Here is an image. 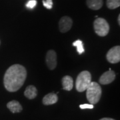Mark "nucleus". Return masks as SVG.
<instances>
[{"instance_id": "f257e3e1", "label": "nucleus", "mask_w": 120, "mask_h": 120, "mask_svg": "<svg viewBox=\"0 0 120 120\" xmlns=\"http://www.w3.org/2000/svg\"><path fill=\"white\" fill-rule=\"evenodd\" d=\"M27 77L26 68L21 65L10 66L5 73L4 84L5 89L10 92L19 90L23 85Z\"/></svg>"}, {"instance_id": "f03ea898", "label": "nucleus", "mask_w": 120, "mask_h": 120, "mask_svg": "<svg viewBox=\"0 0 120 120\" xmlns=\"http://www.w3.org/2000/svg\"><path fill=\"white\" fill-rule=\"evenodd\" d=\"M101 88L96 82H91L90 86L86 89V96L90 104H96L98 103L101 96Z\"/></svg>"}, {"instance_id": "7ed1b4c3", "label": "nucleus", "mask_w": 120, "mask_h": 120, "mask_svg": "<svg viewBox=\"0 0 120 120\" xmlns=\"http://www.w3.org/2000/svg\"><path fill=\"white\" fill-rule=\"evenodd\" d=\"M91 82V75L88 71H83L77 76L75 82V87L77 91H86Z\"/></svg>"}, {"instance_id": "20e7f679", "label": "nucleus", "mask_w": 120, "mask_h": 120, "mask_svg": "<svg viewBox=\"0 0 120 120\" xmlns=\"http://www.w3.org/2000/svg\"><path fill=\"white\" fill-rule=\"evenodd\" d=\"M95 34L101 37L106 36L109 31V26L107 21L101 17H98L94 22Z\"/></svg>"}, {"instance_id": "39448f33", "label": "nucleus", "mask_w": 120, "mask_h": 120, "mask_svg": "<svg viewBox=\"0 0 120 120\" xmlns=\"http://www.w3.org/2000/svg\"><path fill=\"white\" fill-rule=\"evenodd\" d=\"M107 61L111 64H117L120 61V47L117 45L111 48L106 55Z\"/></svg>"}, {"instance_id": "423d86ee", "label": "nucleus", "mask_w": 120, "mask_h": 120, "mask_svg": "<svg viewBox=\"0 0 120 120\" xmlns=\"http://www.w3.org/2000/svg\"><path fill=\"white\" fill-rule=\"evenodd\" d=\"M73 24V21L69 17L64 16L62 17L59 22V29L62 33H65L69 31L71 28Z\"/></svg>"}, {"instance_id": "0eeeda50", "label": "nucleus", "mask_w": 120, "mask_h": 120, "mask_svg": "<svg viewBox=\"0 0 120 120\" xmlns=\"http://www.w3.org/2000/svg\"><path fill=\"white\" fill-rule=\"evenodd\" d=\"M46 64L48 68L53 70L57 66V55L55 51L49 50L46 54Z\"/></svg>"}, {"instance_id": "6e6552de", "label": "nucleus", "mask_w": 120, "mask_h": 120, "mask_svg": "<svg viewBox=\"0 0 120 120\" xmlns=\"http://www.w3.org/2000/svg\"><path fill=\"white\" fill-rule=\"evenodd\" d=\"M115 78H116V73L111 69H109V71H105L101 75V76L99 78V83L103 85L109 84L112 82H113Z\"/></svg>"}, {"instance_id": "1a4fd4ad", "label": "nucleus", "mask_w": 120, "mask_h": 120, "mask_svg": "<svg viewBox=\"0 0 120 120\" xmlns=\"http://www.w3.org/2000/svg\"><path fill=\"white\" fill-rule=\"evenodd\" d=\"M58 101V97L56 94L54 93H50L48 94L43 98V103L45 105H52L56 103Z\"/></svg>"}, {"instance_id": "9d476101", "label": "nucleus", "mask_w": 120, "mask_h": 120, "mask_svg": "<svg viewBox=\"0 0 120 120\" xmlns=\"http://www.w3.org/2000/svg\"><path fill=\"white\" fill-rule=\"evenodd\" d=\"M7 107L12 112V113H19L22 111L23 108H22V105L18 102L17 101L13 100L9 101L7 104Z\"/></svg>"}, {"instance_id": "9b49d317", "label": "nucleus", "mask_w": 120, "mask_h": 120, "mask_svg": "<svg viewBox=\"0 0 120 120\" xmlns=\"http://www.w3.org/2000/svg\"><path fill=\"white\" fill-rule=\"evenodd\" d=\"M62 86H63V89L66 91H71L73 89V80L72 77L66 75L62 78L61 80Z\"/></svg>"}, {"instance_id": "f8f14e48", "label": "nucleus", "mask_w": 120, "mask_h": 120, "mask_svg": "<svg viewBox=\"0 0 120 120\" xmlns=\"http://www.w3.org/2000/svg\"><path fill=\"white\" fill-rule=\"evenodd\" d=\"M24 95L27 98L30 99H34L38 95V91L36 87L34 86H27L24 91Z\"/></svg>"}, {"instance_id": "ddd939ff", "label": "nucleus", "mask_w": 120, "mask_h": 120, "mask_svg": "<svg viewBox=\"0 0 120 120\" xmlns=\"http://www.w3.org/2000/svg\"><path fill=\"white\" fill-rule=\"evenodd\" d=\"M87 7L93 10H98L103 6V0H87Z\"/></svg>"}, {"instance_id": "4468645a", "label": "nucleus", "mask_w": 120, "mask_h": 120, "mask_svg": "<svg viewBox=\"0 0 120 120\" xmlns=\"http://www.w3.org/2000/svg\"><path fill=\"white\" fill-rule=\"evenodd\" d=\"M107 8L110 9H114L120 6V0H107Z\"/></svg>"}, {"instance_id": "2eb2a0df", "label": "nucleus", "mask_w": 120, "mask_h": 120, "mask_svg": "<svg viewBox=\"0 0 120 120\" xmlns=\"http://www.w3.org/2000/svg\"><path fill=\"white\" fill-rule=\"evenodd\" d=\"M73 46H75L77 47V51L79 54H82L84 52V48H83V45L81 40L78 39L77 41H74L73 43Z\"/></svg>"}, {"instance_id": "dca6fc26", "label": "nucleus", "mask_w": 120, "mask_h": 120, "mask_svg": "<svg viewBox=\"0 0 120 120\" xmlns=\"http://www.w3.org/2000/svg\"><path fill=\"white\" fill-rule=\"evenodd\" d=\"M43 4L45 8L50 9L53 7V1L52 0H43Z\"/></svg>"}, {"instance_id": "f3484780", "label": "nucleus", "mask_w": 120, "mask_h": 120, "mask_svg": "<svg viewBox=\"0 0 120 120\" xmlns=\"http://www.w3.org/2000/svg\"><path fill=\"white\" fill-rule=\"evenodd\" d=\"M37 5V1L36 0H30L27 4H26V6L27 8L33 9Z\"/></svg>"}, {"instance_id": "a211bd4d", "label": "nucleus", "mask_w": 120, "mask_h": 120, "mask_svg": "<svg viewBox=\"0 0 120 120\" xmlns=\"http://www.w3.org/2000/svg\"><path fill=\"white\" fill-rule=\"evenodd\" d=\"M79 107L82 109H93L94 108V105L92 104H82L79 105Z\"/></svg>"}, {"instance_id": "6ab92c4d", "label": "nucleus", "mask_w": 120, "mask_h": 120, "mask_svg": "<svg viewBox=\"0 0 120 120\" xmlns=\"http://www.w3.org/2000/svg\"><path fill=\"white\" fill-rule=\"evenodd\" d=\"M113 120V119H112V118L105 117V118H102V119H101V120Z\"/></svg>"}, {"instance_id": "aec40b11", "label": "nucleus", "mask_w": 120, "mask_h": 120, "mask_svg": "<svg viewBox=\"0 0 120 120\" xmlns=\"http://www.w3.org/2000/svg\"><path fill=\"white\" fill-rule=\"evenodd\" d=\"M118 23H119V25H120V15H119V16H118Z\"/></svg>"}]
</instances>
